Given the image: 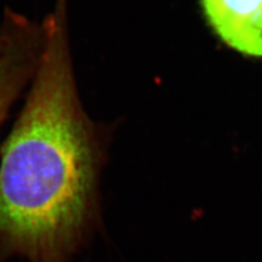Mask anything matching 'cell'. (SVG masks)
<instances>
[{
  "instance_id": "1",
  "label": "cell",
  "mask_w": 262,
  "mask_h": 262,
  "mask_svg": "<svg viewBox=\"0 0 262 262\" xmlns=\"http://www.w3.org/2000/svg\"><path fill=\"white\" fill-rule=\"evenodd\" d=\"M26 102L0 147V262H69L101 221L108 131L81 102L68 0H55Z\"/></svg>"
},
{
  "instance_id": "2",
  "label": "cell",
  "mask_w": 262,
  "mask_h": 262,
  "mask_svg": "<svg viewBox=\"0 0 262 262\" xmlns=\"http://www.w3.org/2000/svg\"><path fill=\"white\" fill-rule=\"evenodd\" d=\"M39 54L36 38L27 29L11 21L0 22V127L30 85Z\"/></svg>"
},
{
  "instance_id": "3",
  "label": "cell",
  "mask_w": 262,
  "mask_h": 262,
  "mask_svg": "<svg viewBox=\"0 0 262 262\" xmlns=\"http://www.w3.org/2000/svg\"><path fill=\"white\" fill-rule=\"evenodd\" d=\"M220 38L235 51L262 57V0H200Z\"/></svg>"
}]
</instances>
